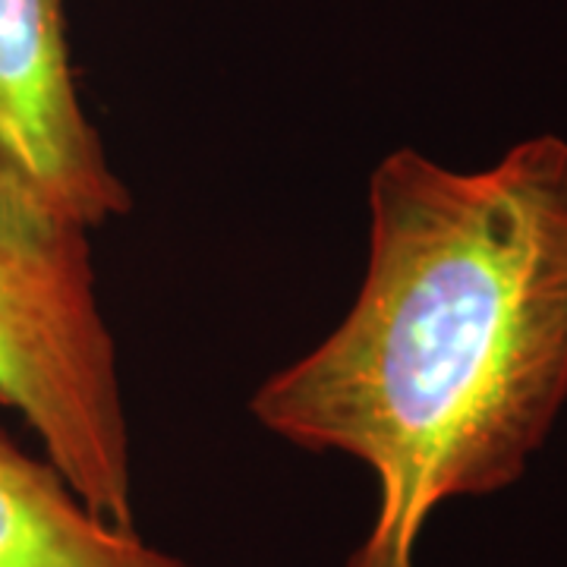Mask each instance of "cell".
Returning <instances> with one entry per match:
<instances>
[{"label":"cell","instance_id":"1","mask_svg":"<svg viewBox=\"0 0 567 567\" xmlns=\"http://www.w3.org/2000/svg\"><path fill=\"white\" fill-rule=\"evenodd\" d=\"M567 404V140L454 171L398 148L369 177V259L341 324L256 388V423L369 466L347 567H413L435 507L514 486Z\"/></svg>","mask_w":567,"mask_h":567},{"label":"cell","instance_id":"2","mask_svg":"<svg viewBox=\"0 0 567 567\" xmlns=\"http://www.w3.org/2000/svg\"><path fill=\"white\" fill-rule=\"evenodd\" d=\"M89 234L0 174V404L20 413L92 514L136 529L117 347Z\"/></svg>","mask_w":567,"mask_h":567},{"label":"cell","instance_id":"3","mask_svg":"<svg viewBox=\"0 0 567 567\" xmlns=\"http://www.w3.org/2000/svg\"><path fill=\"white\" fill-rule=\"evenodd\" d=\"M0 174L89 230L133 208L80 102L63 0H0Z\"/></svg>","mask_w":567,"mask_h":567},{"label":"cell","instance_id":"4","mask_svg":"<svg viewBox=\"0 0 567 567\" xmlns=\"http://www.w3.org/2000/svg\"><path fill=\"white\" fill-rule=\"evenodd\" d=\"M0 567H193L92 514L44 457L0 432Z\"/></svg>","mask_w":567,"mask_h":567}]
</instances>
